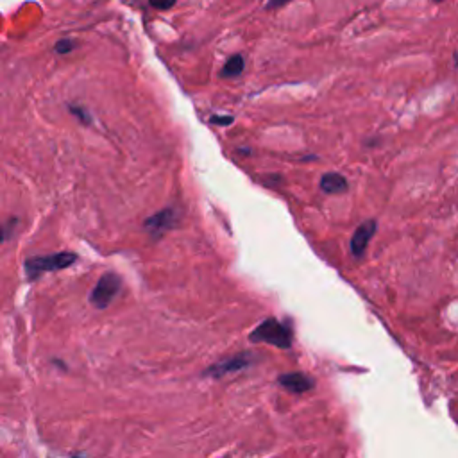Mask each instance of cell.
Here are the masks:
<instances>
[{
  "label": "cell",
  "mask_w": 458,
  "mask_h": 458,
  "mask_svg": "<svg viewBox=\"0 0 458 458\" xmlns=\"http://www.w3.org/2000/svg\"><path fill=\"white\" fill-rule=\"evenodd\" d=\"M120 276L115 274V272H106V274L97 281L95 288H93L92 294H90V303L99 310L108 308L109 304L113 303V299L117 297L118 292H120Z\"/></svg>",
  "instance_id": "3957f363"
},
{
  "label": "cell",
  "mask_w": 458,
  "mask_h": 458,
  "mask_svg": "<svg viewBox=\"0 0 458 458\" xmlns=\"http://www.w3.org/2000/svg\"><path fill=\"white\" fill-rule=\"evenodd\" d=\"M279 384L288 392H294V394H303V392L312 390L313 385H315L313 379L304 372H288V374L279 376Z\"/></svg>",
  "instance_id": "52a82bcc"
},
{
  "label": "cell",
  "mask_w": 458,
  "mask_h": 458,
  "mask_svg": "<svg viewBox=\"0 0 458 458\" xmlns=\"http://www.w3.org/2000/svg\"><path fill=\"white\" fill-rule=\"evenodd\" d=\"M434 2H437V4H439V2H444V0H434Z\"/></svg>",
  "instance_id": "2e32d148"
},
{
  "label": "cell",
  "mask_w": 458,
  "mask_h": 458,
  "mask_svg": "<svg viewBox=\"0 0 458 458\" xmlns=\"http://www.w3.org/2000/svg\"><path fill=\"white\" fill-rule=\"evenodd\" d=\"M75 260H77V256L74 253H52L43 254V256H33V258L25 260V272H27L29 279H36L43 272L63 271L72 263H75Z\"/></svg>",
  "instance_id": "7a4b0ae2"
},
{
  "label": "cell",
  "mask_w": 458,
  "mask_h": 458,
  "mask_svg": "<svg viewBox=\"0 0 458 458\" xmlns=\"http://www.w3.org/2000/svg\"><path fill=\"white\" fill-rule=\"evenodd\" d=\"M376 233V221H365L358 226V229L354 231L353 238H351V253L354 254V258H362L365 253L369 240L374 237Z\"/></svg>",
  "instance_id": "8992f818"
},
{
  "label": "cell",
  "mask_w": 458,
  "mask_h": 458,
  "mask_svg": "<svg viewBox=\"0 0 458 458\" xmlns=\"http://www.w3.org/2000/svg\"><path fill=\"white\" fill-rule=\"evenodd\" d=\"M254 354L253 353H238L229 356V358L221 360L215 365L208 367L205 371V376H212V378H222V376L229 374V372H238L242 369H246L253 363Z\"/></svg>",
  "instance_id": "277c9868"
},
{
  "label": "cell",
  "mask_w": 458,
  "mask_h": 458,
  "mask_svg": "<svg viewBox=\"0 0 458 458\" xmlns=\"http://www.w3.org/2000/svg\"><path fill=\"white\" fill-rule=\"evenodd\" d=\"M455 63H457V67H458V54H455Z\"/></svg>",
  "instance_id": "9a60e30c"
},
{
  "label": "cell",
  "mask_w": 458,
  "mask_h": 458,
  "mask_svg": "<svg viewBox=\"0 0 458 458\" xmlns=\"http://www.w3.org/2000/svg\"><path fill=\"white\" fill-rule=\"evenodd\" d=\"M244 67H246L244 56H242V54L231 56V58L226 61L224 67H222L221 77H222V79H233V77H238V75L244 72Z\"/></svg>",
  "instance_id": "9c48e42d"
},
{
  "label": "cell",
  "mask_w": 458,
  "mask_h": 458,
  "mask_svg": "<svg viewBox=\"0 0 458 458\" xmlns=\"http://www.w3.org/2000/svg\"><path fill=\"white\" fill-rule=\"evenodd\" d=\"M70 111H72V115H75L77 118H81L84 124H90V122H92V118H90V115H88V111L84 108H79V106H70Z\"/></svg>",
  "instance_id": "7c38bea8"
},
{
  "label": "cell",
  "mask_w": 458,
  "mask_h": 458,
  "mask_svg": "<svg viewBox=\"0 0 458 458\" xmlns=\"http://www.w3.org/2000/svg\"><path fill=\"white\" fill-rule=\"evenodd\" d=\"M75 47H77V42H75V40H70V38H63V40H59V42L56 43L54 50L58 52V54H70Z\"/></svg>",
  "instance_id": "30bf717a"
},
{
  "label": "cell",
  "mask_w": 458,
  "mask_h": 458,
  "mask_svg": "<svg viewBox=\"0 0 458 458\" xmlns=\"http://www.w3.org/2000/svg\"><path fill=\"white\" fill-rule=\"evenodd\" d=\"M288 2H292V0H267V2H265V9L283 8V6L288 4Z\"/></svg>",
  "instance_id": "4fadbf2b"
},
{
  "label": "cell",
  "mask_w": 458,
  "mask_h": 458,
  "mask_svg": "<svg viewBox=\"0 0 458 458\" xmlns=\"http://www.w3.org/2000/svg\"><path fill=\"white\" fill-rule=\"evenodd\" d=\"M175 224H177V213L172 208H165L161 212L155 213L152 217L147 219L143 226H145V229L152 237L159 238L163 233L171 231Z\"/></svg>",
  "instance_id": "5b68a950"
},
{
  "label": "cell",
  "mask_w": 458,
  "mask_h": 458,
  "mask_svg": "<svg viewBox=\"0 0 458 458\" xmlns=\"http://www.w3.org/2000/svg\"><path fill=\"white\" fill-rule=\"evenodd\" d=\"M177 0H149V4L159 11H167V9L174 8Z\"/></svg>",
  "instance_id": "8fae6325"
},
{
  "label": "cell",
  "mask_w": 458,
  "mask_h": 458,
  "mask_svg": "<svg viewBox=\"0 0 458 458\" xmlns=\"http://www.w3.org/2000/svg\"><path fill=\"white\" fill-rule=\"evenodd\" d=\"M321 188L326 194H342L347 190V180L337 172H328L322 175Z\"/></svg>",
  "instance_id": "ba28073f"
},
{
  "label": "cell",
  "mask_w": 458,
  "mask_h": 458,
  "mask_svg": "<svg viewBox=\"0 0 458 458\" xmlns=\"http://www.w3.org/2000/svg\"><path fill=\"white\" fill-rule=\"evenodd\" d=\"M212 122L213 124H224V125H228V124H231V122H233V117H213L212 118Z\"/></svg>",
  "instance_id": "5bb4252c"
},
{
  "label": "cell",
  "mask_w": 458,
  "mask_h": 458,
  "mask_svg": "<svg viewBox=\"0 0 458 458\" xmlns=\"http://www.w3.org/2000/svg\"><path fill=\"white\" fill-rule=\"evenodd\" d=\"M249 338L253 342H267L279 349H288L292 346V329L283 322H279L278 319L271 317L254 329Z\"/></svg>",
  "instance_id": "6da1fadb"
}]
</instances>
